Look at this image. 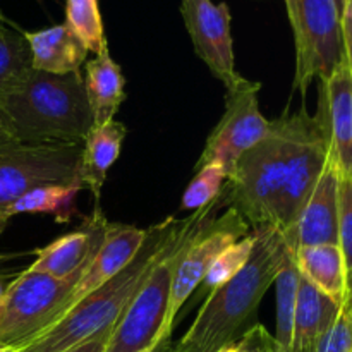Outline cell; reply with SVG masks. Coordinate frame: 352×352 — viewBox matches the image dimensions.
<instances>
[{
    "label": "cell",
    "mask_w": 352,
    "mask_h": 352,
    "mask_svg": "<svg viewBox=\"0 0 352 352\" xmlns=\"http://www.w3.org/2000/svg\"><path fill=\"white\" fill-rule=\"evenodd\" d=\"M181 14L196 55L227 91L236 88L244 78L236 71L229 6L212 0H181Z\"/></svg>",
    "instance_id": "11"
},
{
    "label": "cell",
    "mask_w": 352,
    "mask_h": 352,
    "mask_svg": "<svg viewBox=\"0 0 352 352\" xmlns=\"http://www.w3.org/2000/svg\"><path fill=\"white\" fill-rule=\"evenodd\" d=\"M0 21H3V23H6V21H7L6 17H3V14H2V12H0Z\"/></svg>",
    "instance_id": "37"
},
{
    "label": "cell",
    "mask_w": 352,
    "mask_h": 352,
    "mask_svg": "<svg viewBox=\"0 0 352 352\" xmlns=\"http://www.w3.org/2000/svg\"><path fill=\"white\" fill-rule=\"evenodd\" d=\"M82 143L24 144L12 141L0 146V208H7L40 186H81L79 164ZM82 188V186H81Z\"/></svg>",
    "instance_id": "8"
},
{
    "label": "cell",
    "mask_w": 352,
    "mask_h": 352,
    "mask_svg": "<svg viewBox=\"0 0 352 352\" xmlns=\"http://www.w3.org/2000/svg\"><path fill=\"white\" fill-rule=\"evenodd\" d=\"M342 41H344V60L352 74V0H346L342 12Z\"/></svg>",
    "instance_id": "29"
},
{
    "label": "cell",
    "mask_w": 352,
    "mask_h": 352,
    "mask_svg": "<svg viewBox=\"0 0 352 352\" xmlns=\"http://www.w3.org/2000/svg\"><path fill=\"white\" fill-rule=\"evenodd\" d=\"M0 306H2V298H0Z\"/></svg>",
    "instance_id": "38"
},
{
    "label": "cell",
    "mask_w": 352,
    "mask_h": 352,
    "mask_svg": "<svg viewBox=\"0 0 352 352\" xmlns=\"http://www.w3.org/2000/svg\"><path fill=\"white\" fill-rule=\"evenodd\" d=\"M344 309H346L347 316H349V322L352 327V272L347 275V289H346V299L342 302Z\"/></svg>",
    "instance_id": "32"
},
{
    "label": "cell",
    "mask_w": 352,
    "mask_h": 352,
    "mask_svg": "<svg viewBox=\"0 0 352 352\" xmlns=\"http://www.w3.org/2000/svg\"><path fill=\"white\" fill-rule=\"evenodd\" d=\"M110 330L112 329L103 330V332L96 333V336L91 337V339L85 340V342L79 344V346L71 347V349L64 352H105V346H107V340H109Z\"/></svg>",
    "instance_id": "30"
},
{
    "label": "cell",
    "mask_w": 352,
    "mask_h": 352,
    "mask_svg": "<svg viewBox=\"0 0 352 352\" xmlns=\"http://www.w3.org/2000/svg\"><path fill=\"white\" fill-rule=\"evenodd\" d=\"M320 112L325 119L330 157L340 177H352V74L346 60L322 81Z\"/></svg>",
    "instance_id": "14"
},
{
    "label": "cell",
    "mask_w": 352,
    "mask_h": 352,
    "mask_svg": "<svg viewBox=\"0 0 352 352\" xmlns=\"http://www.w3.org/2000/svg\"><path fill=\"white\" fill-rule=\"evenodd\" d=\"M186 223L188 220L170 217L150 227L143 248L122 272L105 282L102 287L85 296L57 322L19 347L17 352H64L103 330L112 329L146 280L151 268L184 229Z\"/></svg>",
    "instance_id": "3"
},
{
    "label": "cell",
    "mask_w": 352,
    "mask_h": 352,
    "mask_svg": "<svg viewBox=\"0 0 352 352\" xmlns=\"http://www.w3.org/2000/svg\"><path fill=\"white\" fill-rule=\"evenodd\" d=\"M301 275V274H299ZM342 305L320 292L306 278H299L292 352H313L320 337L339 316Z\"/></svg>",
    "instance_id": "19"
},
{
    "label": "cell",
    "mask_w": 352,
    "mask_h": 352,
    "mask_svg": "<svg viewBox=\"0 0 352 352\" xmlns=\"http://www.w3.org/2000/svg\"><path fill=\"white\" fill-rule=\"evenodd\" d=\"M226 179L227 174L222 165L206 164L199 167L192 181L186 188L184 196H182V208L198 212L208 206L219 198Z\"/></svg>",
    "instance_id": "25"
},
{
    "label": "cell",
    "mask_w": 352,
    "mask_h": 352,
    "mask_svg": "<svg viewBox=\"0 0 352 352\" xmlns=\"http://www.w3.org/2000/svg\"><path fill=\"white\" fill-rule=\"evenodd\" d=\"M10 219H12V217L9 215V212H7L6 208H0V234L3 232V229H6L7 222H9Z\"/></svg>",
    "instance_id": "33"
},
{
    "label": "cell",
    "mask_w": 352,
    "mask_h": 352,
    "mask_svg": "<svg viewBox=\"0 0 352 352\" xmlns=\"http://www.w3.org/2000/svg\"><path fill=\"white\" fill-rule=\"evenodd\" d=\"M299 278H301V275H299L298 265H296V248H292L274 282L275 291H277V333H275L274 340L275 352H292Z\"/></svg>",
    "instance_id": "21"
},
{
    "label": "cell",
    "mask_w": 352,
    "mask_h": 352,
    "mask_svg": "<svg viewBox=\"0 0 352 352\" xmlns=\"http://www.w3.org/2000/svg\"><path fill=\"white\" fill-rule=\"evenodd\" d=\"M253 236L254 246L248 263L236 277L212 289L172 352H217L243 336L294 248L274 226L256 227Z\"/></svg>",
    "instance_id": "1"
},
{
    "label": "cell",
    "mask_w": 352,
    "mask_h": 352,
    "mask_svg": "<svg viewBox=\"0 0 352 352\" xmlns=\"http://www.w3.org/2000/svg\"><path fill=\"white\" fill-rule=\"evenodd\" d=\"M339 168L332 157H329L315 189L299 213L294 229L284 236L296 250L318 244L339 246Z\"/></svg>",
    "instance_id": "13"
},
{
    "label": "cell",
    "mask_w": 352,
    "mask_h": 352,
    "mask_svg": "<svg viewBox=\"0 0 352 352\" xmlns=\"http://www.w3.org/2000/svg\"><path fill=\"white\" fill-rule=\"evenodd\" d=\"M296 265L302 278L333 299L337 305H342L346 299L347 270L344 254L337 244L298 248Z\"/></svg>",
    "instance_id": "20"
},
{
    "label": "cell",
    "mask_w": 352,
    "mask_h": 352,
    "mask_svg": "<svg viewBox=\"0 0 352 352\" xmlns=\"http://www.w3.org/2000/svg\"><path fill=\"white\" fill-rule=\"evenodd\" d=\"M250 226L241 219L236 210L229 208L220 219H206V222L196 230L188 241L175 265L172 277L170 301H168L167 327L172 332L179 309L195 289L205 280L215 258L236 241L243 239Z\"/></svg>",
    "instance_id": "10"
},
{
    "label": "cell",
    "mask_w": 352,
    "mask_h": 352,
    "mask_svg": "<svg viewBox=\"0 0 352 352\" xmlns=\"http://www.w3.org/2000/svg\"><path fill=\"white\" fill-rule=\"evenodd\" d=\"M217 206L219 198L189 217L184 229L155 263L133 301L112 327L105 352H157L168 342L172 332L167 327V315L175 265L188 241L210 219Z\"/></svg>",
    "instance_id": "4"
},
{
    "label": "cell",
    "mask_w": 352,
    "mask_h": 352,
    "mask_svg": "<svg viewBox=\"0 0 352 352\" xmlns=\"http://www.w3.org/2000/svg\"><path fill=\"white\" fill-rule=\"evenodd\" d=\"M107 220L96 206L95 213L85 222L81 229L55 239L45 248L34 250V261L30 270L47 274L55 278H67L78 274L95 256L105 234Z\"/></svg>",
    "instance_id": "15"
},
{
    "label": "cell",
    "mask_w": 352,
    "mask_h": 352,
    "mask_svg": "<svg viewBox=\"0 0 352 352\" xmlns=\"http://www.w3.org/2000/svg\"><path fill=\"white\" fill-rule=\"evenodd\" d=\"M31 50V65L50 74L78 72L85 64L88 48L67 23L41 31H23Z\"/></svg>",
    "instance_id": "16"
},
{
    "label": "cell",
    "mask_w": 352,
    "mask_h": 352,
    "mask_svg": "<svg viewBox=\"0 0 352 352\" xmlns=\"http://www.w3.org/2000/svg\"><path fill=\"white\" fill-rule=\"evenodd\" d=\"M0 110L24 144L82 143L93 127L81 71L50 74L31 67L0 93Z\"/></svg>",
    "instance_id": "2"
},
{
    "label": "cell",
    "mask_w": 352,
    "mask_h": 352,
    "mask_svg": "<svg viewBox=\"0 0 352 352\" xmlns=\"http://www.w3.org/2000/svg\"><path fill=\"white\" fill-rule=\"evenodd\" d=\"M126 127L116 119L102 126H93L82 141L81 164H79V182L95 196L98 206L100 192L105 184L107 172L110 170L122 150Z\"/></svg>",
    "instance_id": "18"
},
{
    "label": "cell",
    "mask_w": 352,
    "mask_h": 352,
    "mask_svg": "<svg viewBox=\"0 0 352 352\" xmlns=\"http://www.w3.org/2000/svg\"><path fill=\"white\" fill-rule=\"evenodd\" d=\"M85 71V88L93 113V126H102L116 119L117 110L126 100V78L120 65L110 55L109 47L86 62Z\"/></svg>",
    "instance_id": "17"
},
{
    "label": "cell",
    "mask_w": 352,
    "mask_h": 352,
    "mask_svg": "<svg viewBox=\"0 0 352 352\" xmlns=\"http://www.w3.org/2000/svg\"><path fill=\"white\" fill-rule=\"evenodd\" d=\"M292 144V116L272 120L270 131L237 160L219 195V205L236 210L256 229L274 226L277 203L287 174Z\"/></svg>",
    "instance_id": "5"
},
{
    "label": "cell",
    "mask_w": 352,
    "mask_h": 352,
    "mask_svg": "<svg viewBox=\"0 0 352 352\" xmlns=\"http://www.w3.org/2000/svg\"><path fill=\"white\" fill-rule=\"evenodd\" d=\"M3 291H6V289L2 287V284H0V298H2V294H3Z\"/></svg>",
    "instance_id": "36"
},
{
    "label": "cell",
    "mask_w": 352,
    "mask_h": 352,
    "mask_svg": "<svg viewBox=\"0 0 352 352\" xmlns=\"http://www.w3.org/2000/svg\"><path fill=\"white\" fill-rule=\"evenodd\" d=\"M86 268L67 278H55L30 268L24 270L2 294L0 347L19 349L57 322L65 299Z\"/></svg>",
    "instance_id": "6"
},
{
    "label": "cell",
    "mask_w": 352,
    "mask_h": 352,
    "mask_svg": "<svg viewBox=\"0 0 352 352\" xmlns=\"http://www.w3.org/2000/svg\"><path fill=\"white\" fill-rule=\"evenodd\" d=\"M81 186L48 184L34 188L7 206L10 217L17 213H50L57 222H69L74 212V199Z\"/></svg>",
    "instance_id": "22"
},
{
    "label": "cell",
    "mask_w": 352,
    "mask_h": 352,
    "mask_svg": "<svg viewBox=\"0 0 352 352\" xmlns=\"http://www.w3.org/2000/svg\"><path fill=\"white\" fill-rule=\"evenodd\" d=\"M65 23L81 38L88 52L98 54L109 47L103 34V21L98 9V0H67Z\"/></svg>",
    "instance_id": "24"
},
{
    "label": "cell",
    "mask_w": 352,
    "mask_h": 352,
    "mask_svg": "<svg viewBox=\"0 0 352 352\" xmlns=\"http://www.w3.org/2000/svg\"><path fill=\"white\" fill-rule=\"evenodd\" d=\"M0 352H17V349H14V347H0Z\"/></svg>",
    "instance_id": "35"
},
{
    "label": "cell",
    "mask_w": 352,
    "mask_h": 352,
    "mask_svg": "<svg viewBox=\"0 0 352 352\" xmlns=\"http://www.w3.org/2000/svg\"><path fill=\"white\" fill-rule=\"evenodd\" d=\"M31 67V50L23 31L0 24V93L16 85Z\"/></svg>",
    "instance_id": "23"
},
{
    "label": "cell",
    "mask_w": 352,
    "mask_h": 352,
    "mask_svg": "<svg viewBox=\"0 0 352 352\" xmlns=\"http://www.w3.org/2000/svg\"><path fill=\"white\" fill-rule=\"evenodd\" d=\"M260 82L244 78L227 91L226 112L210 133L196 170L206 164H219L229 177L237 160L267 136L272 122L260 112Z\"/></svg>",
    "instance_id": "9"
},
{
    "label": "cell",
    "mask_w": 352,
    "mask_h": 352,
    "mask_svg": "<svg viewBox=\"0 0 352 352\" xmlns=\"http://www.w3.org/2000/svg\"><path fill=\"white\" fill-rule=\"evenodd\" d=\"M146 236L148 229L107 222L102 244L96 250L93 260L89 261L85 274L81 275L79 282L65 299L62 315L69 311L76 302L81 301L85 296H88L95 289L102 287L105 282H109L119 272H122L140 253L144 241H146Z\"/></svg>",
    "instance_id": "12"
},
{
    "label": "cell",
    "mask_w": 352,
    "mask_h": 352,
    "mask_svg": "<svg viewBox=\"0 0 352 352\" xmlns=\"http://www.w3.org/2000/svg\"><path fill=\"white\" fill-rule=\"evenodd\" d=\"M254 246V236H244L243 239L236 241L234 244L227 246L219 256L215 258V261L210 267L208 274L205 277V284L208 287L215 289L220 287L222 284H226L227 280H230L232 277H236L241 270L244 268V265L248 263L251 256V251Z\"/></svg>",
    "instance_id": "26"
},
{
    "label": "cell",
    "mask_w": 352,
    "mask_h": 352,
    "mask_svg": "<svg viewBox=\"0 0 352 352\" xmlns=\"http://www.w3.org/2000/svg\"><path fill=\"white\" fill-rule=\"evenodd\" d=\"M296 43L294 89L305 95L344 60L342 16L336 0H285Z\"/></svg>",
    "instance_id": "7"
},
{
    "label": "cell",
    "mask_w": 352,
    "mask_h": 352,
    "mask_svg": "<svg viewBox=\"0 0 352 352\" xmlns=\"http://www.w3.org/2000/svg\"><path fill=\"white\" fill-rule=\"evenodd\" d=\"M339 248L349 275L352 272V177H340L339 182Z\"/></svg>",
    "instance_id": "27"
},
{
    "label": "cell",
    "mask_w": 352,
    "mask_h": 352,
    "mask_svg": "<svg viewBox=\"0 0 352 352\" xmlns=\"http://www.w3.org/2000/svg\"><path fill=\"white\" fill-rule=\"evenodd\" d=\"M12 141H16V138L12 136V131H10L9 122H7L6 116H3L2 110H0V146L7 143H12Z\"/></svg>",
    "instance_id": "31"
},
{
    "label": "cell",
    "mask_w": 352,
    "mask_h": 352,
    "mask_svg": "<svg viewBox=\"0 0 352 352\" xmlns=\"http://www.w3.org/2000/svg\"><path fill=\"white\" fill-rule=\"evenodd\" d=\"M313 352H352V327L344 306L336 322L320 337Z\"/></svg>",
    "instance_id": "28"
},
{
    "label": "cell",
    "mask_w": 352,
    "mask_h": 352,
    "mask_svg": "<svg viewBox=\"0 0 352 352\" xmlns=\"http://www.w3.org/2000/svg\"><path fill=\"white\" fill-rule=\"evenodd\" d=\"M336 3H337V9H339L340 16H342V12H344V7H346V0H336Z\"/></svg>",
    "instance_id": "34"
}]
</instances>
